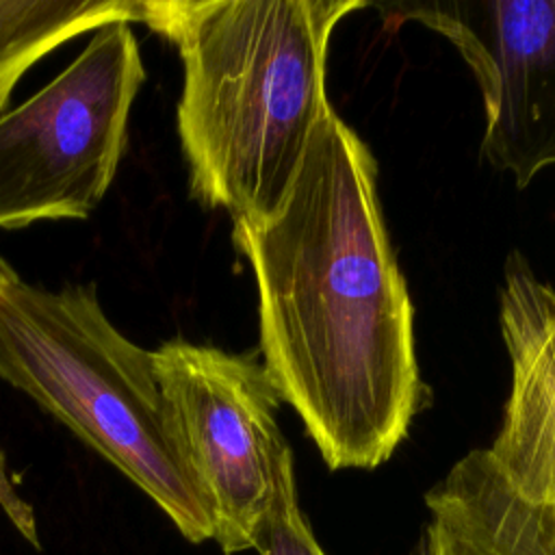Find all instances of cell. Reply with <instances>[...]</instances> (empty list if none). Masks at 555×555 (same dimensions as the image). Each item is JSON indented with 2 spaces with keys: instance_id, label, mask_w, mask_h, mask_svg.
<instances>
[{
  "instance_id": "cell-1",
  "label": "cell",
  "mask_w": 555,
  "mask_h": 555,
  "mask_svg": "<svg viewBox=\"0 0 555 555\" xmlns=\"http://www.w3.org/2000/svg\"><path fill=\"white\" fill-rule=\"evenodd\" d=\"M258 291L262 366L332 470L377 468L427 401L414 308L377 195V163L332 108L280 206L234 219Z\"/></svg>"
},
{
  "instance_id": "cell-2",
  "label": "cell",
  "mask_w": 555,
  "mask_h": 555,
  "mask_svg": "<svg viewBox=\"0 0 555 555\" xmlns=\"http://www.w3.org/2000/svg\"><path fill=\"white\" fill-rule=\"evenodd\" d=\"M366 0H150L141 22L182 61L178 137L191 195L234 219L269 217L317 124L334 28Z\"/></svg>"
},
{
  "instance_id": "cell-3",
  "label": "cell",
  "mask_w": 555,
  "mask_h": 555,
  "mask_svg": "<svg viewBox=\"0 0 555 555\" xmlns=\"http://www.w3.org/2000/svg\"><path fill=\"white\" fill-rule=\"evenodd\" d=\"M0 379L124 473L189 542L212 540L210 509L169 438L154 353L108 321L93 282L48 291L0 256Z\"/></svg>"
},
{
  "instance_id": "cell-4",
  "label": "cell",
  "mask_w": 555,
  "mask_h": 555,
  "mask_svg": "<svg viewBox=\"0 0 555 555\" xmlns=\"http://www.w3.org/2000/svg\"><path fill=\"white\" fill-rule=\"evenodd\" d=\"M145 80L126 22L93 30L85 50L39 93L0 117V228L87 219L106 195L130 106Z\"/></svg>"
},
{
  "instance_id": "cell-5",
  "label": "cell",
  "mask_w": 555,
  "mask_h": 555,
  "mask_svg": "<svg viewBox=\"0 0 555 555\" xmlns=\"http://www.w3.org/2000/svg\"><path fill=\"white\" fill-rule=\"evenodd\" d=\"M152 353L169 438L210 509L212 540L225 555L256 548L291 455L264 366L182 338Z\"/></svg>"
},
{
  "instance_id": "cell-6",
  "label": "cell",
  "mask_w": 555,
  "mask_h": 555,
  "mask_svg": "<svg viewBox=\"0 0 555 555\" xmlns=\"http://www.w3.org/2000/svg\"><path fill=\"white\" fill-rule=\"evenodd\" d=\"M512 388L488 449H473L425 494L429 520L462 555H555V375L503 338Z\"/></svg>"
},
{
  "instance_id": "cell-7",
  "label": "cell",
  "mask_w": 555,
  "mask_h": 555,
  "mask_svg": "<svg viewBox=\"0 0 555 555\" xmlns=\"http://www.w3.org/2000/svg\"><path fill=\"white\" fill-rule=\"evenodd\" d=\"M447 37L486 113L483 158L527 186L555 165V0H442L377 7Z\"/></svg>"
},
{
  "instance_id": "cell-8",
  "label": "cell",
  "mask_w": 555,
  "mask_h": 555,
  "mask_svg": "<svg viewBox=\"0 0 555 555\" xmlns=\"http://www.w3.org/2000/svg\"><path fill=\"white\" fill-rule=\"evenodd\" d=\"M143 0L0 2V111L17 80L63 41L113 22H141Z\"/></svg>"
},
{
  "instance_id": "cell-9",
  "label": "cell",
  "mask_w": 555,
  "mask_h": 555,
  "mask_svg": "<svg viewBox=\"0 0 555 555\" xmlns=\"http://www.w3.org/2000/svg\"><path fill=\"white\" fill-rule=\"evenodd\" d=\"M499 323L503 338L527 345L555 375V291L535 278L520 254L505 262Z\"/></svg>"
},
{
  "instance_id": "cell-10",
  "label": "cell",
  "mask_w": 555,
  "mask_h": 555,
  "mask_svg": "<svg viewBox=\"0 0 555 555\" xmlns=\"http://www.w3.org/2000/svg\"><path fill=\"white\" fill-rule=\"evenodd\" d=\"M256 551L260 555H325L299 507L293 453L280 464L275 494Z\"/></svg>"
},
{
  "instance_id": "cell-11",
  "label": "cell",
  "mask_w": 555,
  "mask_h": 555,
  "mask_svg": "<svg viewBox=\"0 0 555 555\" xmlns=\"http://www.w3.org/2000/svg\"><path fill=\"white\" fill-rule=\"evenodd\" d=\"M0 503L4 505L7 514L13 518V522L22 529L24 535H33L35 533V522H33V514L30 509L13 494L11 486H9V479H7V473H4V457H2V451H0Z\"/></svg>"
},
{
  "instance_id": "cell-12",
  "label": "cell",
  "mask_w": 555,
  "mask_h": 555,
  "mask_svg": "<svg viewBox=\"0 0 555 555\" xmlns=\"http://www.w3.org/2000/svg\"><path fill=\"white\" fill-rule=\"evenodd\" d=\"M412 555H460L457 548L449 542V538L442 533L440 527H436L431 520L425 525L421 542L416 544Z\"/></svg>"
}]
</instances>
